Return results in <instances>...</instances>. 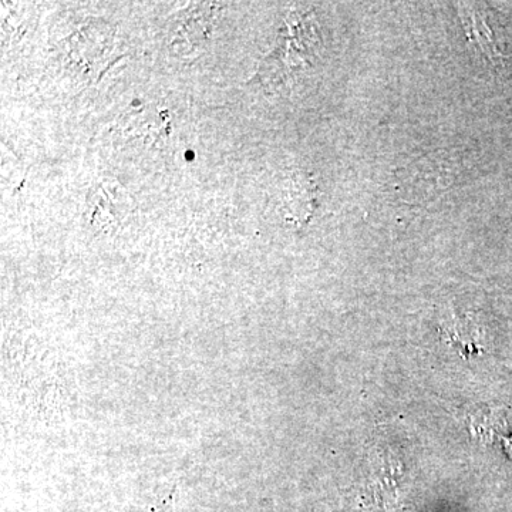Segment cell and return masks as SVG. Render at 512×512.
<instances>
[{"mask_svg": "<svg viewBox=\"0 0 512 512\" xmlns=\"http://www.w3.org/2000/svg\"><path fill=\"white\" fill-rule=\"evenodd\" d=\"M131 211V200L126 190L114 181H100L93 185L87 197L86 218L99 228L119 227Z\"/></svg>", "mask_w": 512, "mask_h": 512, "instance_id": "obj_1", "label": "cell"}, {"mask_svg": "<svg viewBox=\"0 0 512 512\" xmlns=\"http://www.w3.org/2000/svg\"><path fill=\"white\" fill-rule=\"evenodd\" d=\"M461 20H463L464 28H466L468 39L481 50L488 59L497 60L500 57L497 43H495L494 33L491 32L487 20H484L483 13L476 8H468V6H460Z\"/></svg>", "mask_w": 512, "mask_h": 512, "instance_id": "obj_2", "label": "cell"}, {"mask_svg": "<svg viewBox=\"0 0 512 512\" xmlns=\"http://www.w3.org/2000/svg\"><path fill=\"white\" fill-rule=\"evenodd\" d=\"M210 15L204 10H190L185 16H180L178 23L175 22L173 30H171V45L177 46V43L183 42V39H200L205 42L210 35L211 19Z\"/></svg>", "mask_w": 512, "mask_h": 512, "instance_id": "obj_3", "label": "cell"}]
</instances>
